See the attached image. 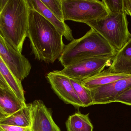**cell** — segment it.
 Wrapping results in <instances>:
<instances>
[{
    "mask_svg": "<svg viewBox=\"0 0 131 131\" xmlns=\"http://www.w3.org/2000/svg\"><path fill=\"white\" fill-rule=\"evenodd\" d=\"M28 7L27 37L32 54L38 61L53 64L59 59L65 47L63 36L41 15Z\"/></svg>",
    "mask_w": 131,
    "mask_h": 131,
    "instance_id": "obj_1",
    "label": "cell"
},
{
    "mask_svg": "<svg viewBox=\"0 0 131 131\" xmlns=\"http://www.w3.org/2000/svg\"><path fill=\"white\" fill-rule=\"evenodd\" d=\"M29 7L27 0H4L0 33L12 47L21 54L27 37Z\"/></svg>",
    "mask_w": 131,
    "mask_h": 131,
    "instance_id": "obj_2",
    "label": "cell"
},
{
    "mask_svg": "<svg viewBox=\"0 0 131 131\" xmlns=\"http://www.w3.org/2000/svg\"><path fill=\"white\" fill-rule=\"evenodd\" d=\"M116 52L99 33L91 28L84 36L65 45L59 61L65 68L79 61L95 57L114 56Z\"/></svg>",
    "mask_w": 131,
    "mask_h": 131,
    "instance_id": "obj_3",
    "label": "cell"
},
{
    "mask_svg": "<svg viewBox=\"0 0 131 131\" xmlns=\"http://www.w3.org/2000/svg\"><path fill=\"white\" fill-rule=\"evenodd\" d=\"M127 14L124 10L116 14H109L100 20L85 23L105 38L115 51H118L131 37Z\"/></svg>",
    "mask_w": 131,
    "mask_h": 131,
    "instance_id": "obj_4",
    "label": "cell"
},
{
    "mask_svg": "<svg viewBox=\"0 0 131 131\" xmlns=\"http://www.w3.org/2000/svg\"><path fill=\"white\" fill-rule=\"evenodd\" d=\"M64 21L85 23L100 20L109 15L102 1L62 0Z\"/></svg>",
    "mask_w": 131,
    "mask_h": 131,
    "instance_id": "obj_5",
    "label": "cell"
},
{
    "mask_svg": "<svg viewBox=\"0 0 131 131\" xmlns=\"http://www.w3.org/2000/svg\"><path fill=\"white\" fill-rule=\"evenodd\" d=\"M113 57L101 56L88 58L57 71L69 78L82 81L101 73L106 67H110Z\"/></svg>",
    "mask_w": 131,
    "mask_h": 131,
    "instance_id": "obj_6",
    "label": "cell"
},
{
    "mask_svg": "<svg viewBox=\"0 0 131 131\" xmlns=\"http://www.w3.org/2000/svg\"><path fill=\"white\" fill-rule=\"evenodd\" d=\"M0 57L19 80L22 81L29 75L31 68L29 61L9 45L1 33Z\"/></svg>",
    "mask_w": 131,
    "mask_h": 131,
    "instance_id": "obj_7",
    "label": "cell"
},
{
    "mask_svg": "<svg viewBox=\"0 0 131 131\" xmlns=\"http://www.w3.org/2000/svg\"><path fill=\"white\" fill-rule=\"evenodd\" d=\"M46 78L52 89L65 103L78 107H83L69 78L54 70L48 72Z\"/></svg>",
    "mask_w": 131,
    "mask_h": 131,
    "instance_id": "obj_8",
    "label": "cell"
},
{
    "mask_svg": "<svg viewBox=\"0 0 131 131\" xmlns=\"http://www.w3.org/2000/svg\"><path fill=\"white\" fill-rule=\"evenodd\" d=\"M131 87V75L89 90L93 105L105 104L114 102L118 95Z\"/></svg>",
    "mask_w": 131,
    "mask_h": 131,
    "instance_id": "obj_9",
    "label": "cell"
},
{
    "mask_svg": "<svg viewBox=\"0 0 131 131\" xmlns=\"http://www.w3.org/2000/svg\"><path fill=\"white\" fill-rule=\"evenodd\" d=\"M30 131H61L53 120L51 112L40 100L31 103Z\"/></svg>",
    "mask_w": 131,
    "mask_h": 131,
    "instance_id": "obj_10",
    "label": "cell"
},
{
    "mask_svg": "<svg viewBox=\"0 0 131 131\" xmlns=\"http://www.w3.org/2000/svg\"><path fill=\"white\" fill-rule=\"evenodd\" d=\"M0 89L8 93L23 105L27 104L21 81L13 74L1 57Z\"/></svg>",
    "mask_w": 131,
    "mask_h": 131,
    "instance_id": "obj_11",
    "label": "cell"
},
{
    "mask_svg": "<svg viewBox=\"0 0 131 131\" xmlns=\"http://www.w3.org/2000/svg\"><path fill=\"white\" fill-rule=\"evenodd\" d=\"M28 7L38 12L50 23L67 41L71 42L74 40L72 31L65 22L61 21L51 12L40 0H27Z\"/></svg>",
    "mask_w": 131,
    "mask_h": 131,
    "instance_id": "obj_12",
    "label": "cell"
},
{
    "mask_svg": "<svg viewBox=\"0 0 131 131\" xmlns=\"http://www.w3.org/2000/svg\"><path fill=\"white\" fill-rule=\"evenodd\" d=\"M107 69L114 74L131 75V37L113 56L111 64Z\"/></svg>",
    "mask_w": 131,
    "mask_h": 131,
    "instance_id": "obj_13",
    "label": "cell"
},
{
    "mask_svg": "<svg viewBox=\"0 0 131 131\" xmlns=\"http://www.w3.org/2000/svg\"><path fill=\"white\" fill-rule=\"evenodd\" d=\"M31 104L25 106L13 113L0 118V125L30 128L31 125Z\"/></svg>",
    "mask_w": 131,
    "mask_h": 131,
    "instance_id": "obj_14",
    "label": "cell"
},
{
    "mask_svg": "<svg viewBox=\"0 0 131 131\" xmlns=\"http://www.w3.org/2000/svg\"><path fill=\"white\" fill-rule=\"evenodd\" d=\"M130 75L111 73L107 69L91 77L81 81L82 85L89 90L108 84Z\"/></svg>",
    "mask_w": 131,
    "mask_h": 131,
    "instance_id": "obj_15",
    "label": "cell"
},
{
    "mask_svg": "<svg viewBox=\"0 0 131 131\" xmlns=\"http://www.w3.org/2000/svg\"><path fill=\"white\" fill-rule=\"evenodd\" d=\"M78 112L69 117L66 121L68 131H93V126L89 117Z\"/></svg>",
    "mask_w": 131,
    "mask_h": 131,
    "instance_id": "obj_16",
    "label": "cell"
},
{
    "mask_svg": "<svg viewBox=\"0 0 131 131\" xmlns=\"http://www.w3.org/2000/svg\"><path fill=\"white\" fill-rule=\"evenodd\" d=\"M25 105L21 104L8 93L0 89V107L7 115L12 114Z\"/></svg>",
    "mask_w": 131,
    "mask_h": 131,
    "instance_id": "obj_17",
    "label": "cell"
},
{
    "mask_svg": "<svg viewBox=\"0 0 131 131\" xmlns=\"http://www.w3.org/2000/svg\"><path fill=\"white\" fill-rule=\"evenodd\" d=\"M69 78L83 107L93 105L90 90L82 85L81 81Z\"/></svg>",
    "mask_w": 131,
    "mask_h": 131,
    "instance_id": "obj_18",
    "label": "cell"
},
{
    "mask_svg": "<svg viewBox=\"0 0 131 131\" xmlns=\"http://www.w3.org/2000/svg\"><path fill=\"white\" fill-rule=\"evenodd\" d=\"M46 7L61 21L64 22L62 0H40Z\"/></svg>",
    "mask_w": 131,
    "mask_h": 131,
    "instance_id": "obj_19",
    "label": "cell"
},
{
    "mask_svg": "<svg viewBox=\"0 0 131 131\" xmlns=\"http://www.w3.org/2000/svg\"><path fill=\"white\" fill-rule=\"evenodd\" d=\"M102 2L104 4L109 14H116L124 10V0H103Z\"/></svg>",
    "mask_w": 131,
    "mask_h": 131,
    "instance_id": "obj_20",
    "label": "cell"
},
{
    "mask_svg": "<svg viewBox=\"0 0 131 131\" xmlns=\"http://www.w3.org/2000/svg\"><path fill=\"white\" fill-rule=\"evenodd\" d=\"M114 102H118L131 105V87L122 92L115 100Z\"/></svg>",
    "mask_w": 131,
    "mask_h": 131,
    "instance_id": "obj_21",
    "label": "cell"
},
{
    "mask_svg": "<svg viewBox=\"0 0 131 131\" xmlns=\"http://www.w3.org/2000/svg\"><path fill=\"white\" fill-rule=\"evenodd\" d=\"M0 128L3 131H30L29 127H22L11 125H0Z\"/></svg>",
    "mask_w": 131,
    "mask_h": 131,
    "instance_id": "obj_22",
    "label": "cell"
},
{
    "mask_svg": "<svg viewBox=\"0 0 131 131\" xmlns=\"http://www.w3.org/2000/svg\"><path fill=\"white\" fill-rule=\"evenodd\" d=\"M124 10L127 15L131 17V0H124Z\"/></svg>",
    "mask_w": 131,
    "mask_h": 131,
    "instance_id": "obj_23",
    "label": "cell"
},
{
    "mask_svg": "<svg viewBox=\"0 0 131 131\" xmlns=\"http://www.w3.org/2000/svg\"><path fill=\"white\" fill-rule=\"evenodd\" d=\"M7 116V115L4 112L0 107V118Z\"/></svg>",
    "mask_w": 131,
    "mask_h": 131,
    "instance_id": "obj_24",
    "label": "cell"
},
{
    "mask_svg": "<svg viewBox=\"0 0 131 131\" xmlns=\"http://www.w3.org/2000/svg\"><path fill=\"white\" fill-rule=\"evenodd\" d=\"M3 2H4V0H0V14H1L2 9Z\"/></svg>",
    "mask_w": 131,
    "mask_h": 131,
    "instance_id": "obj_25",
    "label": "cell"
},
{
    "mask_svg": "<svg viewBox=\"0 0 131 131\" xmlns=\"http://www.w3.org/2000/svg\"><path fill=\"white\" fill-rule=\"evenodd\" d=\"M0 131H3V130H2L1 128H0Z\"/></svg>",
    "mask_w": 131,
    "mask_h": 131,
    "instance_id": "obj_26",
    "label": "cell"
}]
</instances>
